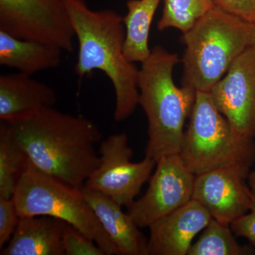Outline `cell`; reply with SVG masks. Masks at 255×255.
Here are the masks:
<instances>
[{
    "label": "cell",
    "mask_w": 255,
    "mask_h": 255,
    "mask_svg": "<svg viewBox=\"0 0 255 255\" xmlns=\"http://www.w3.org/2000/svg\"><path fill=\"white\" fill-rule=\"evenodd\" d=\"M9 124L30 163L53 179L82 189L100 164L102 134L90 119L48 107Z\"/></svg>",
    "instance_id": "1"
},
{
    "label": "cell",
    "mask_w": 255,
    "mask_h": 255,
    "mask_svg": "<svg viewBox=\"0 0 255 255\" xmlns=\"http://www.w3.org/2000/svg\"><path fill=\"white\" fill-rule=\"evenodd\" d=\"M78 42L75 72L79 78L103 72L115 95L114 119H128L138 106L139 70L124 54L123 17L113 9L94 10L85 0H64Z\"/></svg>",
    "instance_id": "2"
},
{
    "label": "cell",
    "mask_w": 255,
    "mask_h": 255,
    "mask_svg": "<svg viewBox=\"0 0 255 255\" xmlns=\"http://www.w3.org/2000/svg\"><path fill=\"white\" fill-rule=\"evenodd\" d=\"M180 62L175 53L155 46L139 70L138 105L148 124L145 156L156 162L179 154L186 121L195 103L196 90L187 85L178 87L174 82V68Z\"/></svg>",
    "instance_id": "3"
},
{
    "label": "cell",
    "mask_w": 255,
    "mask_h": 255,
    "mask_svg": "<svg viewBox=\"0 0 255 255\" xmlns=\"http://www.w3.org/2000/svg\"><path fill=\"white\" fill-rule=\"evenodd\" d=\"M182 85L209 92L238 57L255 47V25L215 6L182 33Z\"/></svg>",
    "instance_id": "4"
},
{
    "label": "cell",
    "mask_w": 255,
    "mask_h": 255,
    "mask_svg": "<svg viewBox=\"0 0 255 255\" xmlns=\"http://www.w3.org/2000/svg\"><path fill=\"white\" fill-rule=\"evenodd\" d=\"M179 156L199 175L214 169L237 167L251 172L255 163V138L240 133L223 115L210 92H196Z\"/></svg>",
    "instance_id": "5"
},
{
    "label": "cell",
    "mask_w": 255,
    "mask_h": 255,
    "mask_svg": "<svg viewBox=\"0 0 255 255\" xmlns=\"http://www.w3.org/2000/svg\"><path fill=\"white\" fill-rule=\"evenodd\" d=\"M12 199L19 217L46 216L61 220L95 242L105 255H121L87 203L82 189L42 173L28 159Z\"/></svg>",
    "instance_id": "6"
},
{
    "label": "cell",
    "mask_w": 255,
    "mask_h": 255,
    "mask_svg": "<svg viewBox=\"0 0 255 255\" xmlns=\"http://www.w3.org/2000/svg\"><path fill=\"white\" fill-rule=\"evenodd\" d=\"M99 154L100 164L83 189L102 193L128 209L150 179L157 162L146 156L140 162H132L133 152L125 132L112 134L102 140Z\"/></svg>",
    "instance_id": "7"
},
{
    "label": "cell",
    "mask_w": 255,
    "mask_h": 255,
    "mask_svg": "<svg viewBox=\"0 0 255 255\" xmlns=\"http://www.w3.org/2000/svg\"><path fill=\"white\" fill-rule=\"evenodd\" d=\"M0 31L74 50L75 33L64 0H0Z\"/></svg>",
    "instance_id": "8"
},
{
    "label": "cell",
    "mask_w": 255,
    "mask_h": 255,
    "mask_svg": "<svg viewBox=\"0 0 255 255\" xmlns=\"http://www.w3.org/2000/svg\"><path fill=\"white\" fill-rule=\"evenodd\" d=\"M195 175L179 154L159 159L143 196L128 209L139 228L152 223L182 207L192 199Z\"/></svg>",
    "instance_id": "9"
},
{
    "label": "cell",
    "mask_w": 255,
    "mask_h": 255,
    "mask_svg": "<svg viewBox=\"0 0 255 255\" xmlns=\"http://www.w3.org/2000/svg\"><path fill=\"white\" fill-rule=\"evenodd\" d=\"M209 92L233 128L255 139V47L238 57Z\"/></svg>",
    "instance_id": "10"
},
{
    "label": "cell",
    "mask_w": 255,
    "mask_h": 255,
    "mask_svg": "<svg viewBox=\"0 0 255 255\" xmlns=\"http://www.w3.org/2000/svg\"><path fill=\"white\" fill-rule=\"evenodd\" d=\"M249 174L237 167H224L196 175L192 199L212 219L231 225L251 207L252 194L246 183Z\"/></svg>",
    "instance_id": "11"
},
{
    "label": "cell",
    "mask_w": 255,
    "mask_h": 255,
    "mask_svg": "<svg viewBox=\"0 0 255 255\" xmlns=\"http://www.w3.org/2000/svg\"><path fill=\"white\" fill-rule=\"evenodd\" d=\"M211 219L207 210L191 199L149 226L146 255H187L194 238Z\"/></svg>",
    "instance_id": "12"
},
{
    "label": "cell",
    "mask_w": 255,
    "mask_h": 255,
    "mask_svg": "<svg viewBox=\"0 0 255 255\" xmlns=\"http://www.w3.org/2000/svg\"><path fill=\"white\" fill-rule=\"evenodd\" d=\"M57 94L52 87L21 73L0 75V119L22 122L43 109L53 107Z\"/></svg>",
    "instance_id": "13"
},
{
    "label": "cell",
    "mask_w": 255,
    "mask_h": 255,
    "mask_svg": "<svg viewBox=\"0 0 255 255\" xmlns=\"http://www.w3.org/2000/svg\"><path fill=\"white\" fill-rule=\"evenodd\" d=\"M87 203L116 246L123 255H146L147 239L128 213L109 196L82 189Z\"/></svg>",
    "instance_id": "14"
},
{
    "label": "cell",
    "mask_w": 255,
    "mask_h": 255,
    "mask_svg": "<svg viewBox=\"0 0 255 255\" xmlns=\"http://www.w3.org/2000/svg\"><path fill=\"white\" fill-rule=\"evenodd\" d=\"M65 223L50 216L20 217L12 237L0 255H65L63 234Z\"/></svg>",
    "instance_id": "15"
},
{
    "label": "cell",
    "mask_w": 255,
    "mask_h": 255,
    "mask_svg": "<svg viewBox=\"0 0 255 255\" xmlns=\"http://www.w3.org/2000/svg\"><path fill=\"white\" fill-rule=\"evenodd\" d=\"M63 50L41 42L21 39L0 31V65L34 74L59 67Z\"/></svg>",
    "instance_id": "16"
},
{
    "label": "cell",
    "mask_w": 255,
    "mask_h": 255,
    "mask_svg": "<svg viewBox=\"0 0 255 255\" xmlns=\"http://www.w3.org/2000/svg\"><path fill=\"white\" fill-rule=\"evenodd\" d=\"M161 0H128L123 17L125 26L124 51L132 63H142L152 52L149 36L152 20Z\"/></svg>",
    "instance_id": "17"
},
{
    "label": "cell",
    "mask_w": 255,
    "mask_h": 255,
    "mask_svg": "<svg viewBox=\"0 0 255 255\" xmlns=\"http://www.w3.org/2000/svg\"><path fill=\"white\" fill-rule=\"evenodd\" d=\"M27 157L8 122H0V198L11 199Z\"/></svg>",
    "instance_id": "18"
},
{
    "label": "cell",
    "mask_w": 255,
    "mask_h": 255,
    "mask_svg": "<svg viewBox=\"0 0 255 255\" xmlns=\"http://www.w3.org/2000/svg\"><path fill=\"white\" fill-rule=\"evenodd\" d=\"M230 225L211 219L187 255H255L254 246H242Z\"/></svg>",
    "instance_id": "19"
},
{
    "label": "cell",
    "mask_w": 255,
    "mask_h": 255,
    "mask_svg": "<svg viewBox=\"0 0 255 255\" xmlns=\"http://www.w3.org/2000/svg\"><path fill=\"white\" fill-rule=\"evenodd\" d=\"M214 6L213 0H164L157 29L174 28L186 33Z\"/></svg>",
    "instance_id": "20"
},
{
    "label": "cell",
    "mask_w": 255,
    "mask_h": 255,
    "mask_svg": "<svg viewBox=\"0 0 255 255\" xmlns=\"http://www.w3.org/2000/svg\"><path fill=\"white\" fill-rule=\"evenodd\" d=\"M63 246L65 255H105L95 242L68 223L64 227Z\"/></svg>",
    "instance_id": "21"
},
{
    "label": "cell",
    "mask_w": 255,
    "mask_h": 255,
    "mask_svg": "<svg viewBox=\"0 0 255 255\" xmlns=\"http://www.w3.org/2000/svg\"><path fill=\"white\" fill-rule=\"evenodd\" d=\"M19 218L12 198H0V249L12 237Z\"/></svg>",
    "instance_id": "22"
},
{
    "label": "cell",
    "mask_w": 255,
    "mask_h": 255,
    "mask_svg": "<svg viewBox=\"0 0 255 255\" xmlns=\"http://www.w3.org/2000/svg\"><path fill=\"white\" fill-rule=\"evenodd\" d=\"M223 11L255 25V0H213Z\"/></svg>",
    "instance_id": "23"
},
{
    "label": "cell",
    "mask_w": 255,
    "mask_h": 255,
    "mask_svg": "<svg viewBox=\"0 0 255 255\" xmlns=\"http://www.w3.org/2000/svg\"><path fill=\"white\" fill-rule=\"evenodd\" d=\"M230 226L236 236L246 238L255 248V198L253 195L249 211Z\"/></svg>",
    "instance_id": "24"
},
{
    "label": "cell",
    "mask_w": 255,
    "mask_h": 255,
    "mask_svg": "<svg viewBox=\"0 0 255 255\" xmlns=\"http://www.w3.org/2000/svg\"><path fill=\"white\" fill-rule=\"evenodd\" d=\"M248 187L251 191L252 195L255 198V171L250 172L248 177Z\"/></svg>",
    "instance_id": "25"
}]
</instances>
